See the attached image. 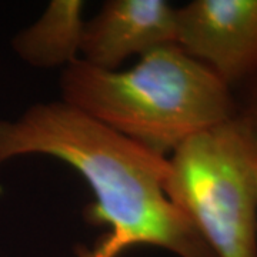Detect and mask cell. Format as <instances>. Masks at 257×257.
Segmentation results:
<instances>
[{
	"mask_svg": "<svg viewBox=\"0 0 257 257\" xmlns=\"http://www.w3.org/2000/svg\"><path fill=\"white\" fill-rule=\"evenodd\" d=\"M60 92L62 101L165 157L189 136L237 114L233 92L177 45L149 52L124 72L77 59L63 69Z\"/></svg>",
	"mask_w": 257,
	"mask_h": 257,
	"instance_id": "7a4b0ae2",
	"label": "cell"
},
{
	"mask_svg": "<svg viewBox=\"0 0 257 257\" xmlns=\"http://www.w3.org/2000/svg\"><path fill=\"white\" fill-rule=\"evenodd\" d=\"M167 45H176V8L169 2L109 0L84 22L80 59L113 72L128 57Z\"/></svg>",
	"mask_w": 257,
	"mask_h": 257,
	"instance_id": "5b68a950",
	"label": "cell"
},
{
	"mask_svg": "<svg viewBox=\"0 0 257 257\" xmlns=\"http://www.w3.org/2000/svg\"><path fill=\"white\" fill-rule=\"evenodd\" d=\"M165 193L216 257H257V140L239 116L176 147Z\"/></svg>",
	"mask_w": 257,
	"mask_h": 257,
	"instance_id": "3957f363",
	"label": "cell"
},
{
	"mask_svg": "<svg viewBox=\"0 0 257 257\" xmlns=\"http://www.w3.org/2000/svg\"><path fill=\"white\" fill-rule=\"evenodd\" d=\"M29 155L56 157L90 186L84 210L109 231L79 257H117L133 246H156L179 257H216L189 217L165 193L167 157L103 126L64 101L37 103L16 120H0V165Z\"/></svg>",
	"mask_w": 257,
	"mask_h": 257,
	"instance_id": "6da1fadb",
	"label": "cell"
},
{
	"mask_svg": "<svg viewBox=\"0 0 257 257\" xmlns=\"http://www.w3.org/2000/svg\"><path fill=\"white\" fill-rule=\"evenodd\" d=\"M237 114L257 140V72L233 90Z\"/></svg>",
	"mask_w": 257,
	"mask_h": 257,
	"instance_id": "52a82bcc",
	"label": "cell"
},
{
	"mask_svg": "<svg viewBox=\"0 0 257 257\" xmlns=\"http://www.w3.org/2000/svg\"><path fill=\"white\" fill-rule=\"evenodd\" d=\"M176 45L236 90L257 72V0H193L176 8Z\"/></svg>",
	"mask_w": 257,
	"mask_h": 257,
	"instance_id": "277c9868",
	"label": "cell"
},
{
	"mask_svg": "<svg viewBox=\"0 0 257 257\" xmlns=\"http://www.w3.org/2000/svg\"><path fill=\"white\" fill-rule=\"evenodd\" d=\"M83 10L82 0H52L42 16L12 40L16 55L39 69H64L80 59Z\"/></svg>",
	"mask_w": 257,
	"mask_h": 257,
	"instance_id": "8992f818",
	"label": "cell"
}]
</instances>
